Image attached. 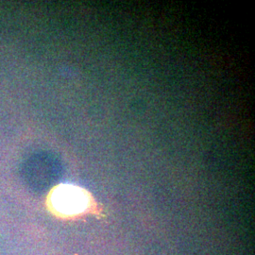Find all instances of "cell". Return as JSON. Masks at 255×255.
Here are the masks:
<instances>
[{
	"instance_id": "6da1fadb",
	"label": "cell",
	"mask_w": 255,
	"mask_h": 255,
	"mask_svg": "<svg viewBox=\"0 0 255 255\" xmlns=\"http://www.w3.org/2000/svg\"><path fill=\"white\" fill-rule=\"evenodd\" d=\"M51 202L54 209L63 215H77L83 212L88 205L85 192L73 185H61L55 189Z\"/></svg>"
}]
</instances>
